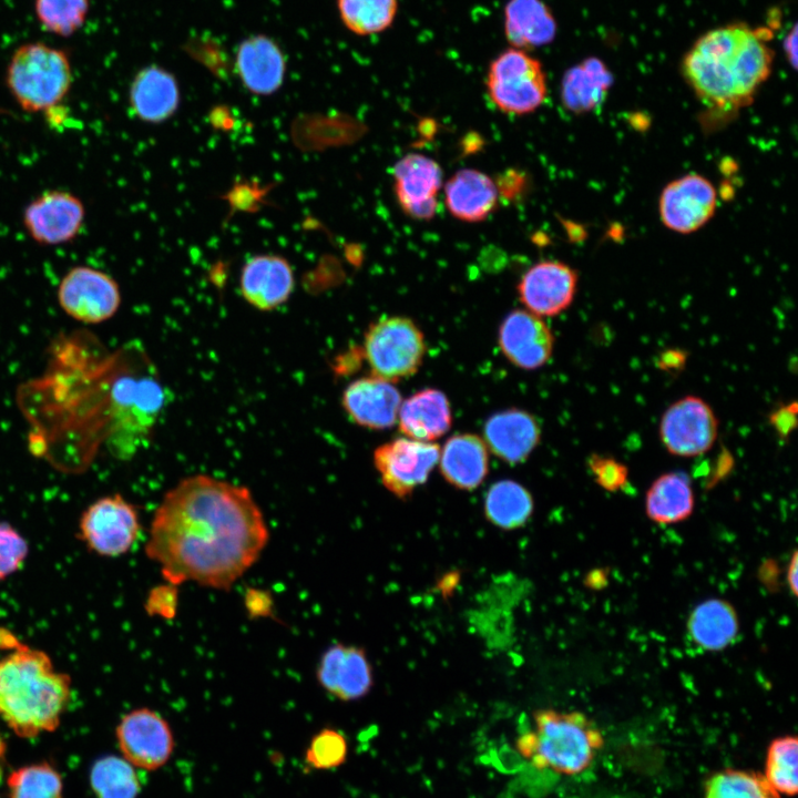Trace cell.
I'll list each match as a JSON object with an SVG mask.
<instances>
[{"instance_id": "cell-7", "label": "cell", "mask_w": 798, "mask_h": 798, "mask_svg": "<svg viewBox=\"0 0 798 798\" xmlns=\"http://www.w3.org/2000/svg\"><path fill=\"white\" fill-rule=\"evenodd\" d=\"M424 354V336L408 317H382L365 332L364 355L372 376L387 381L415 375L422 365Z\"/></svg>"}, {"instance_id": "cell-14", "label": "cell", "mask_w": 798, "mask_h": 798, "mask_svg": "<svg viewBox=\"0 0 798 798\" xmlns=\"http://www.w3.org/2000/svg\"><path fill=\"white\" fill-rule=\"evenodd\" d=\"M717 192L705 176L690 173L669 182L658 200L659 217L666 228L689 234L715 214Z\"/></svg>"}, {"instance_id": "cell-42", "label": "cell", "mask_w": 798, "mask_h": 798, "mask_svg": "<svg viewBox=\"0 0 798 798\" xmlns=\"http://www.w3.org/2000/svg\"><path fill=\"white\" fill-rule=\"evenodd\" d=\"M177 607L178 585L170 582L152 587L144 604V608L150 616H158L164 620L174 618Z\"/></svg>"}, {"instance_id": "cell-47", "label": "cell", "mask_w": 798, "mask_h": 798, "mask_svg": "<svg viewBox=\"0 0 798 798\" xmlns=\"http://www.w3.org/2000/svg\"><path fill=\"white\" fill-rule=\"evenodd\" d=\"M797 561H798L797 551H794L792 555L790 557L789 564L787 566L786 580H787L788 586H789L792 595H795V596L798 593V589H797L798 587V583H797L798 564H797Z\"/></svg>"}, {"instance_id": "cell-28", "label": "cell", "mask_w": 798, "mask_h": 798, "mask_svg": "<svg viewBox=\"0 0 798 798\" xmlns=\"http://www.w3.org/2000/svg\"><path fill=\"white\" fill-rule=\"evenodd\" d=\"M557 24L542 0H509L504 8V34L512 48L529 50L551 43Z\"/></svg>"}, {"instance_id": "cell-3", "label": "cell", "mask_w": 798, "mask_h": 798, "mask_svg": "<svg viewBox=\"0 0 798 798\" xmlns=\"http://www.w3.org/2000/svg\"><path fill=\"white\" fill-rule=\"evenodd\" d=\"M770 31L735 22L702 34L685 53L682 73L695 95L722 115L750 104L769 78L775 53Z\"/></svg>"}, {"instance_id": "cell-33", "label": "cell", "mask_w": 798, "mask_h": 798, "mask_svg": "<svg viewBox=\"0 0 798 798\" xmlns=\"http://www.w3.org/2000/svg\"><path fill=\"white\" fill-rule=\"evenodd\" d=\"M90 785L98 798H136L141 791L134 766L113 755L101 757L93 764Z\"/></svg>"}, {"instance_id": "cell-18", "label": "cell", "mask_w": 798, "mask_h": 798, "mask_svg": "<svg viewBox=\"0 0 798 798\" xmlns=\"http://www.w3.org/2000/svg\"><path fill=\"white\" fill-rule=\"evenodd\" d=\"M316 678L336 698L349 702L366 696L374 684L372 669L364 648L336 643L321 655Z\"/></svg>"}, {"instance_id": "cell-20", "label": "cell", "mask_w": 798, "mask_h": 798, "mask_svg": "<svg viewBox=\"0 0 798 798\" xmlns=\"http://www.w3.org/2000/svg\"><path fill=\"white\" fill-rule=\"evenodd\" d=\"M341 402L355 423L382 430L396 423L402 399L390 381L371 375L349 383L342 392Z\"/></svg>"}, {"instance_id": "cell-6", "label": "cell", "mask_w": 798, "mask_h": 798, "mask_svg": "<svg viewBox=\"0 0 798 798\" xmlns=\"http://www.w3.org/2000/svg\"><path fill=\"white\" fill-rule=\"evenodd\" d=\"M72 80L66 53L41 42L20 45L6 71L10 94L27 112H47L59 105L69 93Z\"/></svg>"}, {"instance_id": "cell-22", "label": "cell", "mask_w": 798, "mask_h": 798, "mask_svg": "<svg viewBox=\"0 0 798 798\" xmlns=\"http://www.w3.org/2000/svg\"><path fill=\"white\" fill-rule=\"evenodd\" d=\"M488 450L502 461H525L541 439L538 420L528 411L511 408L492 415L483 428Z\"/></svg>"}, {"instance_id": "cell-23", "label": "cell", "mask_w": 798, "mask_h": 798, "mask_svg": "<svg viewBox=\"0 0 798 798\" xmlns=\"http://www.w3.org/2000/svg\"><path fill=\"white\" fill-rule=\"evenodd\" d=\"M133 114L145 123L158 124L172 117L180 105V89L174 75L158 65L140 70L130 86Z\"/></svg>"}, {"instance_id": "cell-11", "label": "cell", "mask_w": 798, "mask_h": 798, "mask_svg": "<svg viewBox=\"0 0 798 798\" xmlns=\"http://www.w3.org/2000/svg\"><path fill=\"white\" fill-rule=\"evenodd\" d=\"M62 310L83 324H100L114 316L121 305V290L109 274L84 265L70 268L58 287Z\"/></svg>"}, {"instance_id": "cell-13", "label": "cell", "mask_w": 798, "mask_h": 798, "mask_svg": "<svg viewBox=\"0 0 798 798\" xmlns=\"http://www.w3.org/2000/svg\"><path fill=\"white\" fill-rule=\"evenodd\" d=\"M115 735L123 758L145 770L163 767L171 758L175 744L166 719L146 707L125 714L116 726Z\"/></svg>"}, {"instance_id": "cell-8", "label": "cell", "mask_w": 798, "mask_h": 798, "mask_svg": "<svg viewBox=\"0 0 798 798\" xmlns=\"http://www.w3.org/2000/svg\"><path fill=\"white\" fill-rule=\"evenodd\" d=\"M487 91L492 103L509 114L535 111L546 98V78L542 63L525 50L509 48L489 65Z\"/></svg>"}, {"instance_id": "cell-31", "label": "cell", "mask_w": 798, "mask_h": 798, "mask_svg": "<svg viewBox=\"0 0 798 798\" xmlns=\"http://www.w3.org/2000/svg\"><path fill=\"white\" fill-rule=\"evenodd\" d=\"M695 508L690 478L683 471L658 475L645 494L646 515L658 524L678 523L689 518Z\"/></svg>"}, {"instance_id": "cell-10", "label": "cell", "mask_w": 798, "mask_h": 798, "mask_svg": "<svg viewBox=\"0 0 798 798\" xmlns=\"http://www.w3.org/2000/svg\"><path fill=\"white\" fill-rule=\"evenodd\" d=\"M139 512L121 494L91 503L79 521L80 539L101 556H120L131 550L140 533Z\"/></svg>"}, {"instance_id": "cell-40", "label": "cell", "mask_w": 798, "mask_h": 798, "mask_svg": "<svg viewBox=\"0 0 798 798\" xmlns=\"http://www.w3.org/2000/svg\"><path fill=\"white\" fill-rule=\"evenodd\" d=\"M28 552L25 539L9 523L0 522V581L21 567Z\"/></svg>"}, {"instance_id": "cell-15", "label": "cell", "mask_w": 798, "mask_h": 798, "mask_svg": "<svg viewBox=\"0 0 798 798\" xmlns=\"http://www.w3.org/2000/svg\"><path fill=\"white\" fill-rule=\"evenodd\" d=\"M84 218L85 208L78 196L63 190H51L27 205L22 221L34 242L54 246L74 239Z\"/></svg>"}, {"instance_id": "cell-1", "label": "cell", "mask_w": 798, "mask_h": 798, "mask_svg": "<svg viewBox=\"0 0 798 798\" xmlns=\"http://www.w3.org/2000/svg\"><path fill=\"white\" fill-rule=\"evenodd\" d=\"M45 374L20 391L31 446L62 469L80 471L101 449L122 460L145 448L167 391L141 345L109 352L90 334L60 337Z\"/></svg>"}, {"instance_id": "cell-35", "label": "cell", "mask_w": 798, "mask_h": 798, "mask_svg": "<svg viewBox=\"0 0 798 798\" xmlns=\"http://www.w3.org/2000/svg\"><path fill=\"white\" fill-rule=\"evenodd\" d=\"M9 798H63V779L43 761L13 770L7 780Z\"/></svg>"}, {"instance_id": "cell-12", "label": "cell", "mask_w": 798, "mask_h": 798, "mask_svg": "<svg viewBox=\"0 0 798 798\" xmlns=\"http://www.w3.org/2000/svg\"><path fill=\"white\" fill-rule=\"evenodd\" d=\"M439 456L436 443L398 438L374 451V464L383 487L395 497L407 499L428 480Z\"/></svg>"}, {"instance_id": "cell-32", "label": "cell", "mask_w": 798, "mask_h": 798, "mask_svg": "<svg viewBox=\"0 0 798 798\" xmlns=\"http://www.w3.org/2000/svg\"><path fill=\"white\" fill-rule=\"evenodd\" d=\"M534 502L522 484L512 480L493 483L484 499V514L493 525L503 530L523 526L531 518Z\"/></svg>"}, {"instance_id": "cell-46", "label": "cell", "mask_w": 798, "mask_h": 798, "mask_svg": "<svg viewBox=\"0 0 798 798\" xmlns=\"http://www.w3.org/2000/svg\"><path fill=\"white\" fill-rule=\"evenodd\" d=\"M798 34H797V25L795 24L792 29L787 33L785 40H784V52L787 58V61L791 64V66L796 70L797 68V41Z\"/></svg>"}, {"instance_id": "cell-27", "label": "cell", "mask_w": 798, "mask_h": 798, "mask_svg": "<svg viewBox=\"0 0 798 798\" xmlns=\"http://www.w3.org/2000/svg\"><path fill=\"white\" fill-rule=\"evenodd\" d=\"M398 421L400 432L407 438L431 442L451 427L450 402L438 389H422L401 402Z\"/></svg>"}, {"instance_id": "cell-21", "label": "cell", "mask_w": 798, "mask_h": 798, "mask_svg": "<svg viewBox=\"0 0 798 798\" xmlns=\"http://www.w3.org/2000/svg\"><path fill=\"white\" fill-rule=\"evenodd\" d=\"M294 285L291 266L279 255L253 256L241 270V294L249 305L259 310H273L286 303Z\"/></svg>"}, {"instance_id": "cell-29", "label": "cell", "mask_w": 798, "mask_h": 798, "mask_svg": "<svg viewBox=\"0 0 798 798\" xmlns=\"http://www.w3.org/2000/svg\"><path fill=\"white\" fill-rule=\"evenodd\" d=\"M613 83V75L597 58H587L570 68L561 83V101L575 114L587 113L601 106Z\"/></svg>"}, {"instance_id": "cell-30", "label": "cell", "mask_w": 798, "mask_h": 798, "mask_svg": "<svg viewBox=\"0 0 798 798\" xmlns=\"http://www.w3.org/2000/svg\"><path fill=\"white\" fill-rule=\"evenodd\" d=\"M687 631L690 640L700 648L709 652L722 651L738 635L737 612L726 600H705L690 612Z\"/></svg>"}, {"instance_id": "cell-25", "label": "cell", "mask_w": 798, "mask_h": 798, "mask_svg": "<svg viewBox=\"0 0 798 798\" xmlns=\"http://www.w3.org/2000/svg\"><path fill=\"white\" fill-rule=\"evenodd\" d=\"M444 201L456 218L477 223L487 219L497 209L499 193L490 176L473 168H464L447 181Z\"/></svg>"}, {"instance_id": "cell-41", "label": "cell", "mask_w": 798, "mask_h": 798, "mask_svg": "<svg viewBox=\"0 0 798 798\" xmlns=\"http://www.w3.org/2000/svg\"><path fill=\"white\" fill-rule=\"evenodd\" d=\"M586 464L594 481L608 492H617L628 482L627 467L614 457L592 453Z\"/></svg>"}, {"instance_id": "cell-17", "label": "cell", "mask_w": 798, "mask_h": 798, "mask_svg": "<svg viewBox=\"0 0 798 798\" xmlns=\"http://www.w3.org/2000/svg\"><path fill=\"white\" fill-rule=\"evenodd\" d=\"M498 342L511 364L521 369L534 370L550 360L554 336L542 317L526 309H516L501 323Z\"/></svg>"}, {"instance_id": "cell-19", "label": "cell", "mask_w": 798, "mask_h": 798, "mask_svg": "<svg viewBox=\"0 0 798 798\" xmlns=\"http://www.w3.org/2000/svg\"><path fill=\"white\" fill-rule=\"evenodd\" d=\"M393 180L396 197L407 215L415 219L433 217L442 180L437 162L422 154H408L395 165Z\"/></svg>"}, {"instance_id": "cell-39", "label": "cell", "mask_w": 798, "mask_h": 798, "mask_svg": "<svg viewBox=\"0 0 798 798\" xmlns=\"http://www.w3.org/2000/svg\"><path fill=\"white\" fill-rule=\"evenodd\" d=\"M305 757L316 769L338 767L347 757L346 738L336 729L324 728L311 738Z\"/></svg>"}, {"instance_id": "cell-45", "label": "cell", "mask_w": 798, "mask_h": 798, "mask_svg": "<svg viewBox=\"0 0 798 798\" xmlns=\"http://www.w3.org/2000/svg\"><path fill=\"white\" fill-rule=\"evenodd\" d=\"M796 412L797 405L796 402H792L791 406H781L779 409L771 413L770 423L781 437L787 436L791 431V429L795 428Z\"/></svg>"}, {"instance_id": "cell-5", "label": "cell", "mask_w": 798, "mask_h": 798, "mask_svg": "<svg viewBox=\"0 0 798 798\" xmlns=\"http://www.w3.org/2000/svg\"><path fill=\"white\" fill-rule=\"evenodd\" d=\"M533 719L534 730L522 734L516 747L539 769L577 775L591 766L603 746L598 727L580 712L539 709Z\"/></svg>"}, {"instance_id": "cell-4", "label": "cell", "mask_w": 798, "mask_h": 798, "mask_svg": "<svg viewBox=\"0 0 798 798\" xmlns=\"http://www.w3.org/2000/svg\"><path fill=\"white\" fill-rule=\"evenodd\" d=\"M71 693V677L43 651L18 643L0 658V718L19 737L55 730Z\"/></svg>"}, {"instance_id": "cell-2", "label": "cell", "mask_w": 798, "mask_h": 798, "mask_svg": "<svg viewBox=\"0 0 798 798\" xmlns=\"http://www.w3.org/2000/svg\"><path fill=\"white\" fill-rule=\"evenodd\" d=\"M269 540L264 514L246 487L195 474L158 504L145 544L165 582L229 591Z\"/></svg>"}, {"instance_id": "cell-9", "label": "cell", "mask_w": 798, "mask_h": 798, "mask_svg": "<svg viewBox=\"0 0 798 798\" xmlns=\"http://www.w3.org/2000/svg\"><path fill=\"white\" fill-rule=\"evenodd\" d=\"M718 424L717 416L706 400L687 395L665 409L659 420L658 436L669 454L695 458L714 447Z\"/></svg>"}, {"instance_id": "cell-37", "label": "cell", "mask_w": 798, "mask_h": 798, "mask_svg": "<svg viewBox=\"0 0 798 798\" xmlns=\"http://www.w3.org/2000/svg\"><path fill=\"white\" fill-rule=\"evenodd\" d=\"M705 798H779L764 775L741 769L716 773L706 784Z\"/></svg>"}, {"instance_id": "cell-16", "label": "cell", "mask_w": 798, "mask_h": 798, "mask_svg": "<svg viewBox=\"0 0 798 798\" xmlns=\"http://www.w3.org/2000/svg\"><path fill=\"white\" fill-rule=\"evenodd\" d=\"M577 273L559 260H543L530 267L518 284V294L526 310L552 317L567 309L577 289Z\"/></svg>"}, {"instance_id": "cell-44", "label": "cell", "mask_w": 798, "mask_h": 798, "mask_svg": "<svg viewBox=\"0 0 798 798\" xmlns=\"http://www.w3.org/2000/svg\"><path fill=\"white\" fill-rule=\"evenodd\" d=\"M526 185L524 174L516 170L505 171L495 182L499 195L508 200L520 196Z\"/></svg>"}, {"instance_id": "cell-43", "label": "cell", "mask_w": 798, "mask_h": 798, "mask_svg": "<svg viewBox=\"0 0 798 798\" xmlns=\"http://www.w3.org/2000/svg\"><path fill=\"white\" fill-rule=\"evenodd\" d=\"M244 605L249 618L274 617V600L268 591L250 587L246 591Z\"/></svg>"}, {"instance_id": "cell-34", "label": "cell", "mask_w": 798, "mask_h": 798, "mask_svg": "<svg viewBox=\"0 0 798 798\" xmlns=\"http://www.w3.org/2000/svg\"><path fill=\"white\" fill-rule=\"evenodd\" d=\"M337 3L341 21L358 35L386 31L398 12V0H338Z\"/></svg>"}, {"instance_id": "cell-36", "label": "cell", "mask_w": 798, "mask_h": 798, "mask_svg": "<svg viewBox=\"0 0 798 798\" xmlns=\"http://www.w3.org/2000/svg\"><path fill=\"white\" fill-rule=\"evenodd\" d=\"M796 736L774 739L767 750L764 777L777 794L794 796L798 788Z\"/></svg>"}, {"instance_id": "cell-26", "label": "cell", "mask_w": 798, "mask_h": 798, "mask_svg": "<svg viewBox=\"0 0 798 798\" xmlns=\"http://www.w3.org/2000/svg\"><path fill=\"white\" fill-rule=\"evenodd\" d=\"M438 462L447 482L459 490L471 491L489 472L488 447L474 433H457L446 441Z\"/></svg>"}, {"instance_id": "cell-38", "label": "cell", "mask_w": 798, "mask_h": 798, "mask_svg": "<svg viewBox=\"0 0 798 798\" xmlns=\"http://www.w3.org/2000/svg\"><path fill=\"white\" fill-rule=\"evenodd\" d=\"M89 0H35V14L41 25L60 37H69L84 23Z\"/></svg>"}, {"instance_id": "cell-24", "label": "cell", "mask_w": 798, "mask_h": 798, "mask_svg": "<svg viewBox=\"0 0 798 798\" xmlns=\"http://www.w3.org/2000/svg\"><path fill=\"white\" fill-rule=\"evenodd\" d=\"M236 69L248 91L270 95L284 82L286 62L282 50L270 38L253 35L239 44Z\"/></svg>"}]
</instances>
